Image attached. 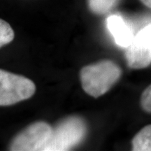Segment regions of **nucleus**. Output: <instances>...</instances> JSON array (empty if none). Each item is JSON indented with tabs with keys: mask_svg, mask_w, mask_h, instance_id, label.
I'll return each instance as SVG.
<instances>
[{
	"mask_svg": "<svg viewBox=\"0 0 151 151\" xmlns=\"http://www.w3.org/2000/svg\"><path fill=\"white\" fill-rule=\"evenodd\" d=\"M121 75V68L114 62L106 60L83 67L80 79L84 91L97 98L110 90Z\"/></svg>",
	"mask_w": 151,
	"mask_h": 151,
	"instance_id": "1",
	"label": "nucleus"
},
{
	"mask_svg": "<svg viewBox=\"0 0 151 151\" xmlns=\"http://www.w3.org/2000/svg\"><path fill=\"white\" fill-rule=\"evenodd\" d=\"M88 132L85 120L78 116H70L52 127L51 135L43 151L70 150L82 142Z\"/></svg>",
	"mask_w": 151,
	"mask_h": 151,
	"instance_id": "2",
	"label": "nucleus"
},
{
	"mask_svg": "<svg viewBox=\"0 0 151 151\" xmlns=\"http://www.w3.org/2000/svg\"><path fill=\"white\" fill-rule=\"evenodd\" d=\"M36 92L32 81L21 75L0 69V106L29 99Z\"/></svg>",
	"mask_w": 151,
	"mask_h": 151,
	"instance_id": "3",
	"label": "nucleus"
},
{
	"mask_svg": "<svg viewBox=\"0 0 151 151\" xmlns=\"http://www.w3.org/2000/svg\"><path fill=\"white\" fill-rule=\"evenodd\" d=\"M52 127L46 122H36L18 134L11 141L13 151H43L51 135Z\"/></svg>",
	"mask_w": 151,
	"mask_h": 151,
	"instance_id": "4",
	"label": "nucleus"
},
{
	"mask_svg": "<svg viewBox=\"0 0 151 151\" xmlns=\"http://www.w3.org/2000/svg\"><path fill=\"white\" fill-rule=\"evenodd\" d=\"M126 48L124 55L129 68L141 69L150 65L151 49L135 36L129 46Z\"/></svg>",
	"mask_w": 151,
	"mask_h": 151,
	"instance_id": "5",
	"label": "nucleus"
},
{
	"mask_svg": "<svg viewBox=\"0 0 151 151\" xmlns=\"http://www.w3.org/2000/svg\"><path fill=\"white\" fill-rule=\"evenodd\" d=\"M107 27L114 38L116 44L127 48L133 41L134 36L131 28L122 17L113 15L107 18Z\"/></svg>",
	"mask_w": 151,
	"mask_h": 151,
	"instance_id": "6",
	"label": "nucleus"
},
{
	"mask_svg": "<svg viewBox=\"0 0 151 151\" xmlns=\"http://www.w3.org/2000/svg\"><path fill=\"white\" fill-rule=\"evenodd\" d=\"M132 150L151 151V124L143 127L132 141Z\"/></svg>",
	"mask_w": 151,
	"mask_h": 151,
	"instance_id": "7",
	"label": "nucleus"
},
{
	"mask_svg": "<svg viewBox=\"0 0 151 151\" xmlns=\"http://www.w3.org/2000/svg\"><path fill=\"white\" fill-rule=\"evenodd\" d=\"M120 0H88L89 9L94 14L104 15L110 12Z\"/></svg>",
	"mask_w": 151,
	"mask_h": 151,
	"instance_id": "8",
	"label": "nucleus"
},
{
	"mask_svg": "<svg viewBox=\"0 0 151 151\" xmlns=\"http://www.w3.org/2000/svg\"><path fill=\"white\" fill-rule=\"evenodd\" d=\"M14 29L8 22L0 18V48L14 40Z\"/></svg>",
	"mask_w": 151,
	"mask_h": 151,
	"instance_id": "9",
	"label": "nucleus"
},
{
	"mask_svg": "<svg viewBox=\"0 0 151 151\" xmlns=\"http://www.w3.org/2000/svg\"><path fill=\"white\" fill-rule=\"evenodd\" d=\"M141 106L146 112L151 113V84L145 89L141 96Z\"/></svg>",
	"mask_w": 151,
	"mask_h": 151,
	"instance_id": "10",
	"label": "nucleus"
},
{
	"mask_svg": "<svg viewBox=\"0 0 151 151\" xmlns=\"http://www.w3.org/2000/svg\"><path fill=\"white\" fill-rule=\"evenodd\" d=\"M135 37L143 41L151 49V24L141 29Z\"/></svg>",
	"mask_w": 151,
	"mask_h": 151,
	"instance_id": "11",
	"label": "nucleus"
},
{
	"mask_svg": "<svg viewBox=\"0 0 151 151\" xmlns=\"http://www.w3.org/2000/svg\"><path fill=\"white\" fill-rule=\"evenodd\" d=\"M141 2L149 9H151V0H140Z\"/></svg>",
	"mask_w": 151,
	"mask_h": 151,
	"instance_id": "12",
	"label": "nucleus"
}]
</instances>
